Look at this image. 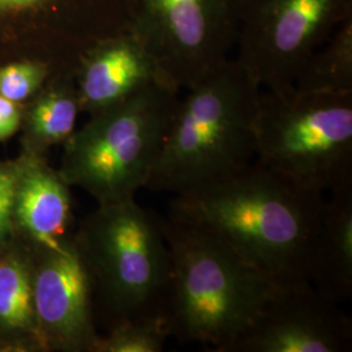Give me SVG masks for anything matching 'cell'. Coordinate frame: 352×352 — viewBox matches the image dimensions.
Returning <instances> with one entry per match:
<instances>
[{"instance_id":"cell-1","label":"cell","mask_w":352,"mask_h":352,"mask_svg":"<svg viewBox=\"0 0 352 352\" xmlns=\"http://www.w3.org/2000/svg\"><path fill=\"white\" fill-rule=\"evenodd\" d=\"M324 204V195L253 162L221 183L176 195L168 218L213 232L245 264L283 285L309 280Z\"/></svg>"},{"instance_id":"cell-2","label":"cell","mask_w":352,"mask_h":352,"mask_svg":"<svg viewBox=\"0 0 352 352\" xmlns=\"http://www.w3.org/2000/svg\"><path fill=\"white\" fill-rule=\"evenodd\" d=\"M260 90L235 58L188 89L177 103L145 189L183 195L251 166Z\"/></svg>"},{"instance_id":"cell-3","label":"cell","mask_w":352,"mask_h":352,"mask_svg":"<svg viewBox=\"0 0 352 352\" xmlns=\"http://www.w3.org/2000/svg\"><path fill=\"white\" fill-rule=\"evenodd\" d=\"M164 232L171 258L164 309L170 337L226 352L278 283L201 227L167 217Z\"/></svg>"},{"instance_id":"cell-4","label":"cell","mask_w":352,"mask_h":352,"mask_svg":"<svg viewBox=\"0 0 352 352\" xmlns=\"http://www.w3.org/2000/svg\"><path fill=\"white\" fill-rule=\"evenodd\" d=\"M256 160L299 188L331 193L352 187V91L261 89Z\"/></svg>"},{"instance_id":"cell-5","label":"cell","mask_w":352,"mask_h":352,"mask_svg":"<svg viewBox=\"0 0 352 352\" xmlns=\"http://www.w3.org/2000/svg\"><path fill=\"white\" fill-rule=\"evenodd\" d=\"M75 241L111 327L131 320H164L171 258L164 219L135 197L98 204Z\"/></svg>"},{"instance_id":"cell-6","label":"cell","mask_w":352,"mask_h":352,"mask_svg":"<svg viewBox=\"0 0 352 352\" xmlns=\"http://www.w3.org/2000/svg\"><path fill=\"white\" fill-rule=\"evenodd\" d=\"M179 89L155 82L101 113L64 142L60 176L98 204L135 197L157 162Z\"/></svg>"},{"instance_id":"cell-7","label":"cell","mask_w":352,"mask_h":352,"mask_svg":"<svg viewBox=\"0 0 352 352\" xmlns=\"http://www.w3.org/2000/svg\"><path fill=\"white\" fill-rule=\"evenodd\" d=\"M126 26L164 77L188 90L235 50L239 0H128Z\"/></svg>"},{"instance_id":"cell-8","label":"cell","mask_w":352,"mask_h":352,"mask_svg":"<svg viewBox=\"0 0 352 352\" xmlns=\"http://www.w3.org/2000/svg\"><path fill=\"white\" fill-rule=\"evenodd\" d=\"M352 16V0H239L235 60L260 89L292 88L304 64Z\"/></svg>"},{"instance_id":"cell-9","label":"cell","mask_w":352,"mask_h":352,"mask_svg":"<svg viewBox=\"0 0 352 352\" xmlns=\"http://www.w3.org/2000/svg\"><path fill=\"white\" fill-rule=\"evenodd\" d=\"M352 320L309 280L276 285L226 352H346Z\"/></svg>"},{"instance_id":"cell-10","label":"cell","mask_w":352,"mask_h":352,"mask_svg":"<svg viewBox=\"0 0 352 352\" xmlns=\"http://www.w3.org/2000/svg\"><path fill=\"white\" fill-rule=\"evenodd\" d=\"M34 309L43 351H91L98 340L93 282L75 236L56 250H36Z\"/></svg>"},{"instance_id":"cell-11","label":"cell","mask_w":352,"mask_h":352,"mask_svg":"<svg viewBox=\"0 0 352 352\" xmlns=\"http://www.w3.org/2000/svg\"><path fill=\"white\" fill-rule=\"evenodd\" d=\"M77 63L80 107L91 115L126 101L155 82L171 84L128 26L89 46Z\"/></svg>"},{"instance_id":"cell-12","label":"cell","mask_w":352,"mask_h":352,"mask_svg":"<svg viewBox=\"0 0 352 352\" xmlns=\"http://www.w3.org/2000/svg\"><path fill=\"white\" fill-rule=\"evenodd\" d=\"M69 187L42 155L24 151L19 158L13 221L16 232L25 235L36 250H56L71 239L68 236L72 218Z\"/></svg>"},{"instance_id":"cell-13","label":"cell","mask_w":352,"mask_h":352,"mask_svg":"<svg viewBox=\"0 0 352 352\" xmlns=\"http://www.w3.org/2000/svg\"><path fill=\"white\" fill-rule=\"evenodd\" d=\"M311 283L334 302L352 296V187L329 193L312 248Z\"/></svg>"},{"instance_id":"cell-14","label":"cell","mask_w":352,"mask_h":352,"mask_svg":"<svg viewBox=\"0 0 352 352\" xmlns=\"http://www.w3.org/2000/svg\"><path fill=\"white\" fill-rule=\"evenodd\" d=\"M12 243L0 252V346L42 350L34 309L33 263Z\"/></svg>"},{"instance_id":"cell-15","label":"cell","mask_w":352,"mask_h":352,"mask_svg":"<svg viewBox=\"0 0 352 352\" xmlns=\"http://www.w3.org/2000/svg\"><path fill=\"white\" fill-rule=\"evenodd\" d=\"M80 110L74 82L68 78L56 81L38 97L26 115L25 153L43 155L51 146L64 144L76 131Z\"/></svg>"},{"instance_id":"cell-16","label":"cell","mask_w":352,"mask_h":352,"mask_svg":"<svg viewBox=\"0 0 352 352\" xmlns=\"http://www.w3.org/2000/svg\"><path fill=\"white\" fill-rule=\"evenodd\" d=\"M294 88L308 93L352 91V16L309 56Z\"/></svg>"},{"instance_id":"cell-17","label":"cell","mask_w":352,"mask_h":352,"mask_svg":"<svg viewBox=\"0 0 352 352\" xmlns=\"http://www.w3.org/2000/svg\"><path fill=\"white\" fill-rule=\"evenodd\" d=\"M170 338L164 318L123 321L110 329L106 337H98L93 352H161Z\"/></svg>"},{"instance_id":"cell-18","label":"cell","mask_w":352,"mask_h":352,"mask_svg":"<svg viewBox=\"0 0 352 352\" xmlns=\"http://www.w3.org/2000/svg\"><path fill=\"white\" fill-rule=\"evenodd\" d=\"M49 68L37 62H20L0 67V96L20 103L36 94L46 81Z\"/></svg>"},{"instance_id":"cell-19","label":"cell","mask_w":352,"mask_h":352,"mask_svg":"<svg viewBox=\"0 0 352 352\" xmlns=\"http://www.w3.org/2000/svg\"><path fill=\"white\" fill-rule=\"evenodd\" d=\"M19 174V160L0 164V252L4 251L16 235L13 221V196Z\"/></svg>"},{"instance_id":"cell-20","label":"cell","mask_w":352,"mask_h":352,"mask_svg":"<svg viewBox=\"0 0 352 352\" xmlns=\"http://www.w3.org/2000/svg\"><path fill=\"white\" fill-rule=\"evenodd\" d=\"M23 115L19 103L0 96V141L11 139L20 129Z\"/></svg>"}]
</instances>
